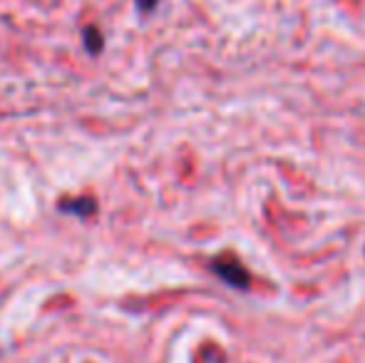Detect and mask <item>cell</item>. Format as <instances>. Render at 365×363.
I'll return each mask as SVG.
<instances>
[{"label":"cell","instance_id":"6da1fadb","mask_svg":"<svg viewBox=\"0 0 365 363\" xmlns=\"http://www.w3.org/2000/svg\"><path fill=\"white\" fill-rule=\"evenodd\" d=\"M212 272L219 276L224 284L234 286V289H249L251 276L241 267V262L236 257H219L212 262Z\"/></svg>","mask_w":365,"mask_h":363},{"label":"cell","instance_id":"277c9868","mask_svg":"<svg viewBox=\"0 0 365 363\" xmlns=\"http://www.w3.org/2000/svg\"><path fill=\"white\" fill-rule=\"evenodd\" d=\"M154 3H157V0H140V8L142 5H145V8H154Z\"/></svg>","mask_w":365,"mask_h":363},{"label":"cell","instance_id":"3957f363","mask_svg":"<svg viewBox=\"0 0 365 363\" xmlns=\"http://www.w3.org/2000/svg\"><path fill=\"white\" fill-rule=\"evenodd\" d=\"M82 40H85V48H87V53H90V55H97L102 50V45H105V43H102V35H100V30H97V28H87L85 38H82Z\"/></svg>","mask_w":365,"mask_h":363},{"label":"cell","instance_id":"7a4b0ae2","mask_svg":"<svg viewBox=\"0 0 365 363\" xmlns=\"http://www.w3.org/2000/svg\"><path fill=\"white\" fill-rule=\"evenodd\" d=\"M60 212L65 214H73V217H92L97 209V202L90 197H75V199H63L58 204Z\"/></svg>","mask_w":365,"mask_h":363}]
</instances>
